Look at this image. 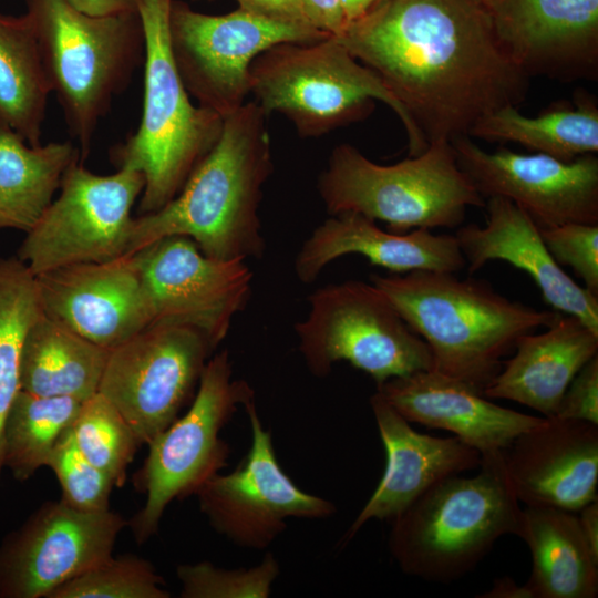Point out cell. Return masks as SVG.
Instances as JSON below:
<instances>
[{"label": "cell", "instance_id": "cell-1", "mask_svg": "<svg viewBox=\"0 0 598 598\" xmlns=\"http://www.w3.org/2000/svg\"><path fill=\"white\" fill-rule=\"evenodd\" d=\"M336 38L383 80L427 144L468 135L529 89L484 0H380Z\"/></svg>", "mask_w": 598, "mask_h": 598}, {"label": "cell", "instance_id": "cell-2", "mask_svg": "<svg viewBox=\"0 0 598 598\" xmlns=\"http://www.w3.org/2000/svg\"><path fill=\"white\" fill-rule=\"evenodd\" d=\"M268 117L255 101L225 116L217 143L177 195L133 219L127 256L184 236L215 259L261 258L266 243L258 212L274 171Z\"/></svg>", "mask_w": 598, "mask_h": 598}, {"label": "cell", "instance_id": "cell-3", "mask_svg": "<svg viewBox=\"0 0 598 598\" xmlns=\"http://www.w3.org/2000/svg\"><path fill=\"white\" fill-rule=\"evenodd\" d=\"M370 280L427 344L432 370L481 392L519 337L548 327L559 315L511 300L486 280L448 271L371 275Z\"/></svg>", "mask_w": 598, "mask_h": 598}, {"label": "cell", "instance_id": "cell-4", "mask_svg": "<svg viewBox=\"0 0 598 598\" xmlns=\"http://www.w3.org/2000/svg\"><path fill=\"white\" fill-rule=\"evenodd\" d=\"M473 476L439 482L392 519L389 551L401 570L448 584L472 571L505 535H518L519 501L504 451L482 454Z\"/></svg>", "mask_w": 598, "mask_h": 598}, {"label": "cell", "instance_id": "cell-5", "mask_svg": "<svg viewBox=\"0 0 598 598\" xmlns=\"http://www.w3.org/2000/svg\"><path fill=\"white\" fill-rule=\"evenodd\" d=\"M173 0H137L145 47L143 113L137 131L111 151L118 167L145 178L140 214L155 212L181 190L217 143L224 117L190 102L173 59L169 12Z\"/></svg>", "mask_w": 598, "mask_h": 598}, {"label": "cell", "instance_id": "cell-6", "mask_svg": "<svg viewBox=\"0 0 598 598\" xmlns=\"http://www.w3.org/2000/svg\"><path fill=\"white\" fill-rule=\"evenodd\" d=\"M249 75L255 102L268 116H286L301 137H320L361 121L380 101L401 121L410 156L429 145L383 80L333 35L276 44L252 61Z\"/></svg>", "mask_w": 598, "mask_h": 598}, {"label": "cell", "instance_id": "cell-7", "mask_svg": "<svg viewBox=\"0 0 598 598\" xmlns=\"http://www.w3.org/2000/svg\"><path fill=\"white\" fill-rule=\"evenodd\" d=\"M27 7L51 92L83 162L100 120L145 52L138 13L92 17L65 0H27Z\"/></svg>", "mask_w": 598, "mask_h": 598}, {"label": "cell", "instance_id": "cell-8", "mask_svg": "<svg viewBox=\"0 0 598 598\" xmlns=\"http://www.w3.org/2000/svg\"><path fill=\"white\" fill-rule=\"evenodd\" d=\"M329 215L359 213L405 234L413 229L460 226L468 207H484L457 164L451 141L430 142L423 153L380 165L351 144L337 145L318 178Z\"/></svg>", "mask_w": 598, "mask_h": 598}, {"label": "cell", "instance_id": "cell-9", "mask_svg": "<svg viewBox=\"0 0 598 598\" xmlns=\"http://www.w3.org/2000/svg\"><path fill=\"white\" fill-rule=\"evenodd\" d=\"M309 311L295 324L298 348L315 377H327L344 361L385 381L433 369L424 340L372 282L347 280L316 289Z\"/></svg>", "mask_w": 598, "mask_h": 598}, {"label": "cell", "instance_id": "cell-10", "mask_svg": "<svg viewBox=\"0 0 598 598\" xmlns=\"http://www.w3.org/2000/svg\"><path fill=\"white\" fill-rule=\"evenodd\" d=\"M251 401L255 391L245 380L233 378L228 351L213 354L188 410L147 444L148 454L134 474L135 487L146 494L144 506L127 523L136 542H146L157 532L172 501L195 495L227 466L230 447L220 431L239 406Z\"/></svg>", "mask_w": 598, "mask_h": 598}, {"label": "cell", "instance_id": "cell-11", "mask_svg": "<svg viewBox=\"0 0 598 598\" xmlns=\"http://www.w3.org/2000/svg\"><path fill=\"white\" fill-rule=\"evenodd\" d=\"M144 185L143 173L133 167L99 175L79 159L73 162L62 177L58 198L25 234L17 257L38 276L127 256L131 212Z\"/></svg>", "mask_w": 598, "mask_h": 598}, {"label": "cell", "instance_id": "cell-12", "mask_svg": "<svg viewBox=\"0 0 598 598\" xmlns=\"http://www.w3.org/2000/svg\"><path fill=\"white\" fill-rule=\"evenodd\" d=\"M330 34L274 21L238 8L226 14L194 11L173 0L169 42L179 76L198 105L225 117L250 94V65L280 43H312Z\"/></svg>", "mask_w": 598, "mask_h": 598}, {"label": "cell", "instance_id": "cell-13", "mask_svg": "<svg viewBox=\"0 0 598 598\" xmlns=\"http://www.w3.org/2000/svg\"><path fill=\"white\" fill-rule=\"evenodd\" d=\"M214 351L193 328L151 326L110 351L97 392L148 444L194 398Z\"/></svg>", "mask_w": 598, "mask_h": 598}, {"label": "cell", "instance_id": "cell-14", "mask_svg": "<svg viewBox=\"0 0 598 598\" xmlns=\"http://www.w3.org/2000/svg\"><path fill=\"white\" fill-rule=\"evenodd\" d=\"M251 444L239 465L216 473L195 493L212 528L236 546L264 550L285 532L288 518L323 519L336 505L301 489L278 463L272 436L259 417L255 401L245 406Z\"/></svg>", "mask_w": 598, "mask_h": 598}, {"label": "cell", "instance_id": "cell-15", "mask_svg": "<svg viewBox=\"0 0 598 598\" xmlns=\"http://www.w3.org/2000/svg\"><path fill=\"white\" fill-rule=\"evenodd\" d=\"M132 255L150 300L151 326L193 328L216 350L249 301L254 275L246 260L208 257L184 236L159 239Z\"/></svg>", "mask_w": 598, "mask_h": 598}, {"label": "cell", "instance_id": "cell-16", "mask_svg": "<svg viewBox=\"0 0 598 598\" xmlns=\"http://www.w3.org/2000/svg\"><path fill=\"white\" fill-rule=\"evenodd\" d=\"M460 168L485 198H506L539 228L568 223L598 225V157L570 162L543 153L489 152L472 137L452 141Z\"/></svg>", "mask_w": 598, "mask_h": 598}, {"label": "cell", "instance_id": "cell-17", "mask_svg": "<svg viewBox=\"0 0 598 598\" xmlns=\"http://www.w3.org/2000/svg\"><path fill=\"white\" fill-rule=\"evenodd\" d=\"M127 522L111 509L43 504L0 551V596L48 598L64 582L112 556Z\"/></svg>", "mask_w": 598, "mask_h": 598}, {"label": "cell", "instance_id": "cell-18", "mask_svg": "<svg viewBox=\"0 0 598 598\" xmlns=\"http://www.w3.org/2000/svg\"><path fill=\"white\" fill-rule=\"evenodd\" d=\"M35 277L44 315L104 349L113 350L152 324L133 255L70 265Z\"/></svg>", "mask_w": 598, "mask_h": 598}, {"label": "cell", "instance_id": "cell-19", "mask_svg": "<svg viewBox=\"0 0 598 598\" xmlns=\"http://www.w3.org/2000/svg\"><path fill=\"white\" fill-rule=\"evenodd\" d=\"M499 44L530 78L598 75V0H484Z\"/></svg>", "mask_w": 598, "mask_h": 598}, {"label": "cell", "instance_id": "cell-20", "mask_svg": "<svg viewBox=\"0 0 598 598\" xmlns=\"http://www.w3.org/2000/svg\"><path fill=\"white\" fill-rule=\"evenodd\" d=\"M519 503L578 513L597 501L598 425L546 417L504 450Z\"/></svg>", "mask_w": 598, "mask_h": 598}, {"label": "cell", "instance_id": "cell-21", "mask_svg": "<svg viewBox=\"0 0 598 598\" xmlns=\"http://www.w3.org/2000/svg\"><path fill=\"white\" fill-rule=\"evenodd\" d=\"M371 410L385 450V467L374 492L352 522L341 544L349 543L370 519L392 520L446 477L477 468L482 454L456 436L416 432L375 391Z\"/></svg>", "mask_w": 598, "mask_h": 598}, {"label": "cell", "instance_id": "cell-22", "mask_svg": "<svg viewBox=\"0 0 598 598\" xmlns=\"http://www.w3.org/2000/svg\"><path fill=\"white\" fill-rule=\"evenodd\" d=\"M484 226L470 224L455 234L466 268L474 274L488 261L503 260L525 271L555 311L570 315L598 333V297L578 285L547 249L539 227L513 202L485 200Z\"/></svg>", "mask_w": 598, "mask_h": 598}, {"label": "cell", "instance_id": "cell-23", "mask_svg": "<svg viewBox=\"0 0 598 598\" xmlns=\"http://www.w3.org/2000/svg\"><path fill=\"white\" fill-rule=\"evenodd\" d=\"M377 391L408 422L448 431L481 454L506 450L546 419L501 406L472 385L434 370L392 378Z\"/></svg>", "mask_w": 598, "mask_h": 598}, {"label": "cell", "instance_id": "cell-24", "mask_svg": "<svg viewBox=\"0 0 598 598\" xmlns=\"http://www.w3.org/2000/svg\"><path fill=\"white\" fill-rule=\"evenodd\" d=\"M347 255H360L398 275L413 270L456 274L466 266L455 235H435L425 228L395 234L359 213L344 212L312 230L296 256L295 274L300 282L312 283L331 261Z\"/></svg>", "mask_w": 598, "mask_h": 598}, {"label": "cell", "instance_id": "cell-25", "mask_svg": "<svg viewBox=\"0 0 598 598\" xmlns=\"http://www.w3.org/2000/svg\"><path fill=\"white\" fill-rule=\"evenodd\" d=\"M514 355L483 390L553 417L571 380L598 351V333L574 316L560 313L542 333L518 338Z\"/></svg>", "mask_w": 598, "mask_h": 598}, {"label": "cell", "instance_id": "cell-26", "mask_svg": "<svg viewBox=\"0 0 598 598\" xmlns=\"http://www.w3.org/2000/svg\"><path fill=\"white\" fill-rule=\"evenodd\" d=\"M520 537L532 555L526 582L533 598H595L598 560L575 512L538 505L522 508Z\"/></svg>", "mask_w": 598, "mask_h": 598}, {"label": "cell", "instance_id": "cell-27", "mask_svg": "<svg viewBox=\"0 0 598 598\" xmlns=\"http://www.w3.org/2000/svg\"><path fill=\"white\" fill-rule=\"evenodd\" d=\"M110 351L43 315L23 341L20 390L83 402L97 393Z\"/></svg>", "mask_w": 598, "mask_h": 598}, {"label": "cell", "instance_id": "cell-28", "mask_svg": "<svg viewBox=\"0 0 598 598\" xmlns=\"http://www.w3.org/2000/svg\"><path fill=\"white\" fill-rule=\"evenodd\" d=\"M80 159L71 141L29 145L0 126V230L25 234L53 200L69 166Z\"/></svg>", "mask_w": 598, "mask_h": 598}, {"label": "cell", "instance_id": "cell-29", "mask_svg": "<svg viewBox=\"0 0 598 598\" xmlns=\"http://www.w3.org/2000/svg\"><path fill=\"white\" fill-rule=\"evenodd\" d=\"M50 93L30 16L0 13V126L40 145Z\"/></svg>", "mask_w": 598, "mask_h": 598}, {"label": "cell", "instance_id": "cell-30", "mask_svg": "<svg viewBox=\"0 0 598 598\" xmlns=\"http://www.w3.org/2000/svg\"><path fill=\"white\" fill-rule=\"evenodd\" d=\"M575 107H559L526 116L507 105L484 115L470 130V137L513 142L527 150L570 162L598 152V107L581 96Z\"/></svg>", "mask_w": 598, "mask_h": 598}, {"label": "cell", "instance_id": "cell-31", "mask_svg": "<svg viewBox=\"0 0 598 598\" xmlns=\"http://www.w3.org/2000/svg\"><path fill=\"white\" fill-rule=\"evenodd\" d=\"M43 315L37 277L18 257L0 258V472L6 422L20 391L23 341Z\"/></svg>", "mask_w": 598, "mask_h": 598}, {"label": "cell", "instance_id": "cell-32", "mask_svg": "<svg viewBox=\"0 0 598 598\" xmlns=\"http://www.w3.org/2000/svg\"><path fill=\"white\" fill-rule=\"evenodd\" d=\"M82 401L69 396H40L20 390L4 429L3 464L16 478L31 477L48 458L60 436L72 426Z\"/></svg>", "mask_w": 598, "mask_h": 598}, {"label": "cell", "instance_id": "cell-33", "mask_svg": "<svg viewBox=\"0 0 598 598\" xmlns=\"http://www.w3.org/2000/svg\"><path fill=\"white\" fill-rule=\"evenodd\" d=\"M72 432L84 456L116 487H122L141 444L115 406L101 393H95L82 402Z\"/></svg>", "mask_w": 598, "mask_h": 598}, {"label": "cell", "instance_id": "cell-34", "mask_svg": "<svg viewBox=\"0 0 598 598\" xmlns=\"http://www.w3.org/2000/svg\"><path fill=\"white\" fill-rule=\"evenodd\" d=\"M165 580L136 555L109 557L53 590L48 598H168Z\"/></svg>", "mask_w": 598, "mask_h": 598}, {"label": "cell", "instance_id": "cell-35", "mask_svg": "<svg viewBox=\"0 0 598 598\" xmlns=\"http://www.w3.org/2000/svg\"><path fill=\"white\" fill-rule=\"evenodd\" d=\"M272 553L249 568L226 569L209 561L177 566L183 598H267L279 576Z\"/></svg>", "mask_w": 598, "mask_h": 598}, {"label": "cell", "instance_id": "cell-36", "mask_svg": "<svg viewBox=\"0 0 598 598\" xmlns=\"http://www.w3.org/2000/svg\"><path fill=\"white\" fill-rule=\"evenodd\" d=\"M45 466L55 474L64 503L81 511L110 509V496L115 485L80 451L72 426L60 436Z\"/></svg>", "mask_w": 598, "mask_h": 598}, {"label": "cell", "instance_id": "cell-37", "mask_svg": "<svg viewBox=\"0 0 598 598\" xmlns=\"http://www.w3.org/2000/svg\"><path fill=\"white\" fill-rule=\"evenodd\" d=\"M539 231L558 265L571 268L585 288L598 295V225L568 223Z\"/></svg>", "mask_w": 598, "mask_h": 598}, {"label": "cell", "instance_id": "cell-38", "mask_svg": "<svg viewBox=\"0 0 598 598\" xmlns=\"http://www.w3.org/2000/svg\"><path fill=\"white\" fill-rule=\"evenodd\" d=\"M553 417L598 425V355L590 359L571 380Z\"/></svg>", "mask_w": 598, "mask_h": 598}, {"label": "cell", "instance_id": "cell-39", "mask_svg": "<svg viewBox=\"0 0 598 598\" xmlns=\"http://www.w3.org/2000/svg\"><path fill=\"white\" fill-rule=\"evenodd\" d=\"M236 1L238 2L240 9L251 12L254 14L281 23L312 27L306 18L300 0Z\"/></svg>", "mask_w": 598, "mask_h": 598}, {"label": "cell", "instance_id": "cell-40", "mask_svg": "<svg viewBox=\"0 0 598 598\" xmlns=\"http://www.w3.org/2000/svg\"><path fill=\"white\" fill-rule=\"evenodd\" d=\"M308 22L333 37L343 32L347 20L343 0H300Z\"/></svg>", "mask_w": 598, "mask_h": 598}, {"label": "cell", "instance_id": "cell-41", "mask_svg": "<svg viewBox=\"0 0 598 598\" xmlns=\"http://www.w3.org/2000/svg\"><path fill=\"white\" fill-rule=\"evenodd\" d=\"M78 11L92 17L137 12V0H65Z\"/></svg>", "mask_w": 598, "mask_h": 598}, {"label": "cell", "instance_id": "cell-42", "mask_svg": "<svg viewBox=\"0 0 598 598\" xmlns=\"http://www.w3.org/2000/svg\"><path fill=\"white\" fill-rule=\"evenodd\" d=\"M578 519L584 538L594 556L598 560V503L594 501L582 507Z\"/></svg>", "mask_w": 598, "mask_h": 598}, {"label": "cell", "instance_id": "cell-43", "mask_svg": "<svg viewBox=\"0 0 598 598\" xmlns=\"http://www.w3.org/2000/svg\"><path fill=\"white\" fill-rule=\"evenodd\" d=\"M480 598H533L532 592L525 585H518L508 576L495 579L492 588L477 595Z\"/></svg>", "mask_w": 598, "mask_h": 598}, {"label": "cell", "instance_id": "cell-44", "mask_svg": "<svg viewBox=\"0 0 598 598\" xmlns=\"http://www.w3.org/2000/svg\"><path fill=\"white\" fill-rule=\"evenodd\" d=\"M380 0H343V9L347 24L363 16L373 4Z\"/></svg>", "mask_w": 598, "mask_h": 598}]
</instances>
